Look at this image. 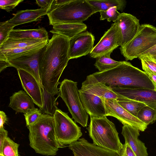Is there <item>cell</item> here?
<instances>
[{
  "mask_svg": "<svg viewBox=\"0 0 156 156\" xmlns=\"http://www.w3.org/2000/svg\"><path fill=\"white\" fill-rule=\"evenodd\" d=\"M0 128L4 127V125L7 121L8 119L5 113L3 111H0Z\"/></svg>",
  "mask_w": 156,
  "mask_h": 156,
  "instance_id": "7bdbcfd3",
  "label": "cell"
},
{
  "mask_svg": "<svg viewBox=\"0 0 156 156\" xmlns=\"http://www.w3.org/2000/svg\"><path fill=\"white\" fill-rule=\"evenodd\" d=\"M97 82L103 83L111 87L155 90L154 85L147 74L126 61H122L120 64L112 69L96 72L87 76L82 83Z\"/></svg>",
  "mask_w": 156,
  "mask_h": 156,
  "instance_id": "7a4b0ae2",
  "label": "cell"
},
{
  "mask_svg": "<svg viewBox=\"0 0 156 156\" xmlns=\"http://www.w3.org/2000/svg\"><path fill=\"white\" fill-rule=\"evenodd\" d=\"M41 111L35 108L24 114L26 126H29L35 122L42 115Z\"/></svg>",
  "mask_w": 156,
  "mask_h": 156,
  "instance_id": "d6a6232c",
  "label": "cell"
},
{
  "mask_svg": "<svg viewBox=\"0 0 156 156\" xmlns=\"http://www.w3.org/2000/svg\"><path fill=\"white\" fill-rule=\"evenodd\" d=\"M77 83L68 79L63 80L59 88L60 97L65 103L74 122L86 127L87 125L88 114L81 101Z\"/></svg>",
  "mask_w": 156,
  "mask_h": 156,
  "instance_id": "52a82bcc",
  "label": "cell"
},
{
  "mask_svg": "<svg viewBox=\"0 0 156 156\" xmlns=\"http://www.w3.org/2000/svg\"><path fill=\"white\" fill-rule=\"evenodd\" d=\"M95 37L90 32H83L69 40L68 57L70 60L90 54L93 49Z\"/></svg>",
  "mask_w": 156,
  "mask_h": 156,
  "instance_id": "7c38bea8",
  "label": "cell"
},
{
  "mask_svg": "<svg viewBox=\"0 0 156 156\" xmlns=\"http://www.w3.org/2000/svg\"><path fill=\"white\" fill-rule=\"evenodd\" d=\"M34 102L30 96L25 92L20 90L15 92L10 97L9 107L15 111L16 114H24L35 108Z\"/></svg>",
  "mask_w": 156,
  "mask_h": 156,
  "instance_id": "d6986e66",
  "label": "cell"
},
{
  "mask_svg": "<svg viewBox=\"0 0 156 156\" xmlns=\"http://www.w3.org/2000/svg\"><path fill=\"white\" fill-rule=\"evenodd\" d=\"M68 38L54 34L48 41L39 64V74L42 87L48 92L60 95L59 78L69 59Z\"/></svg>",
  "mask_w": 156,
  "mask_h": 156,
  "instance_id": "6da1fadb",
  "label": "cell"
},
{
  "mask_svg": "<svg viewBox=\"0 0 156 156\" xmlns=\"http://www.w3.org/2000/svg\"><path fill=\"white\" fill-rule=\"evenodd\" d=\"M22 87L39 108L42 107V86L31 74L22 69H17Z\"/></svg>",
  "mask_w": 156,
  "mask_h": 156,
  "instance_id": "2e32d148",
  "label": "cell"
},
{
  "mask_svg": "<svg viewBox=\"0 0 156 156\" xmlns=\"http://www.w3.org/2000/svg\"><path fill=\"white\" fill-rule=\"evenodd\" d=\"M156 45V27L149 24L140 25L138 31L129 42L120 47L126 60H132Z\"/></svg>",
  "mask_w": 156,
  "mask_h": 156,
  "instance_id": "8992f818",
  "label": "cell"
},
{
  "mask_svg": "<svg viewBox=\"0 0 156 156\" xmlns=\"http://www.w3.org/2000/svg\"><path fill=\"white\" fill-rule=\"evenodd\" d=\"M96 12L86 0H70L48 13L50 25L80 23Z\"/></svg>",
  "mask_w": 156,
  "mask_h": 156,
  "instance_id": "5b68a950",
  "label": "cell"
},
{
  "mask_svg": "<svg viewBox=\"0 0 156 156\" xmlns=\"http://www.w3.org/2000/svg\"><path fill=\"white\" fill-rule=\"evenodd\" d=\"M8 38L15 39H35L49 41L48 33L44 27L33 29H13Z\"/></svg>",
  "mask_w": 156,
  "mask_h": 156,
  "instance_id": "44dd1931",
  "label": "cell"
},
{
  "mask_svg": "<svg viewBox=\"0 0 156 156\" xmlns=\"http://www.w3.org/2000/svg\"><path fill=\"white\" fill-rule=\"evenodd\" d=\"M117 94L118 95L117 100L118 103L135 117H137L138 112L143 107L147 105L143 103L130 100L118 94Z\"/></svg>",
  "mask_w": 156,
  "mask_h": 156,
  "instance_id": "4316f807",
  "label": "cell"
},
{
  "mask_svg": "<svg viewBox=\"0 0 156 156\" xmlns=\"http://www.w3.org/2000/svg\"><path fill=\"white\" fill-rule=\"evenodd\" d=\"M140 131L132 126L124 125L122 127V134L125 143L129 146L136 156H148L147 148L144 143L138 138Z\"/></svg>",
  "mask_w": 156,
  "mask_h": 156,
  "instance_id": "ac0fdd59",
  "label": "cell"
},
{
  "mask_svg": "<svg viewBox=\"0 0 156 156\" xmlns=\"http://www.w3.org/2000/svg\"><path fill=\"white\" fill-rule=\"evenodd\" d=\"M87 25L83 23H63L53 26L50 32L64 36L70 39L86 30Z\"/></svg>",
  "mask_w": 156,
  "mask_h": 156,
  "instance_id": "7402d4cb",
  "label": "cell"
},
{
  "mask_svg": "<svg viewBox=\"0 0 156 156\" xmlns=\"http://www.w3.org/2000/svg\"><path fill=\"white\" fill-rule=\"evenodd\" d=\"M53 0H36V4L41 8L43 9H49Z\"/></svg>",
  "mask_w": 156,
  "mask_h": 156,
  "instance_id": "60d3db41",
  "label": "cell"
},
{
  "mask_svg": "<svg viewBox=\"0 0 156 156\" xmlns=\"http://www.w3.org/2000/svg\"><path fill=\"white\" fill-rule=\"evenodd\" d=\"M68 146L73 156H119L116 152L91 143L83 138Z\"/></svg>",
  "mask_w": 156,
  "mask_h": 156,
  "instance_id": "5bb4252c",
  "label": "cell"
},
{
  "mask_svg": "<svg viewBox=\"0 0 156 156\" xmlns=\"http://www.w3.org/2000/svg\"><path fill=\"white\" fill-rule=\"evenodd\" d=\"M142 66L143 69L147 74L153 82L155 87V90H156V74L144 65H142Z\"/></svg>",
  "mask_w": 156,
  "mask_h": 156,
  "instance_id": "f35d334b",
  "label": "cell"
},
{
  "mask_svg": "<svg viewBox=\"0 0 156 156\" xmlns=\"http://www.w3.org/2000/svg\"><path fill=\"white\" fill-rule=\"evenodd\" d=\"M14 27L7 23L5 21L0 23V45H1L8 38L10 32Z\"/></svg>",
  "mask_w": 156,
  "mask_h": 156,
  "instance_id": "836d02e7",
  "label": "cell"
},
{
  "mask_svg": "<svg viewBox=\"0 0 156 156\" xmlns=\"http://www.w3.org/2000/svg\"><path fill=\"white\" fill-rule=\"evenodd\" d=\"M46 45L6 58L12 66L30 73L42 86L39 74V64Z\"/></svg>",
  "mask_w": 156,
  "mask_h": 156,
  "instance_id": "9c48e42d",
  "label": "cell"
},
{
  "mask_svg": "<svg viewBox=\"0 0 156 156\" xmlns=\"http://www.w3.org/2000/svg\"><path fill=\"white\" fill-rule=\"evenodd\" d=\"M119 45L117 43V30L115 23L105 32L98 43L94 47L90 53V56L94 58L111 53Z\"/></svg>",
  "mask_w": 156,
  "mask_h": 156,
  "instance_id": "9a60e30c",
  "label": "cell"
},
{
  "mask_svg": "<svg viewBox=\"0 0 156 156\" xmlns=\"http://www.w3.org/2000/svg\"><path fill=\"white\" fill-rule=\"evenodd\" d=\"M117 10V8L114 7L107 10L99 12L100 15V20L106 19L108 22L112 21L114 22L118 19L120 14Z\"/></svg>",
  "mask_w": 156,
  "mask_h": 156,
  "instance_id": "1f68e13d",
  "label": "cell"
},
{
  "mask_svg": "<svg viewBox=\"0 0 156 156\" xmlns=\"http://www.w3.org/2000/svg\"><path fill=\"white\" fill-rule=\"evenodd\" d=\"M81 89L105 99L117 100L118 97V95L113 90L111 87L102 83H82Z\"/></svg>",
  "mask_w": 156,
  "mask_h": 156,
  "instance_id": "603a6c76",
  "label": "cell"
},
{
  "mask_svg": "<svg viewBox=\"0 0 156 156\" xmlns=\"http://www.w3.org/2000/svg\"><path fill=\"white\" fill-rule=\"evenodd\" d=\"M136 117L147 126L153 124L156 120V109L146 105L140 110Z\"/></svg>",
  "mask_w": 156,
  "mask_h": 156,
  "instance_id": "f1b7e54d",
  "label": "cell"
},
{
  "mask_svg": "<svg viewBox=\"0 0 156 156\" xmlns=\"http://www.w3.org/2000/svg\"><path fill=\"white\" fill-rule=\"evenodd\" d=\"M101 97L104 103L106 116L114 117L123 125L130 126L140 131L144 132L146 129L147 126L122 107L117 99Z\"/></svg>",
  "mask_w": 156,
  "mask_h": 156,
  "instance_id": "8fae6325",
  "label": "cell"
},
{
  "mask_svg": "<svg viewBox=\"0 0 156 156\" xmlns=\"http://www.w3.org/2000/svg\"><path fill=\"white\" fill-rule=\"evenodd\" d=\"M48 41H46L41 43L23 48H16L0 50V52L3 54L6 58L21 54L37 48L46 45Z\"/></svg>",
  "mask_w": 156,
  "mask_h": 156,
  "instance_id": "4dcf8cb0",
  "label": "cell"
},
{
  "mask_svg": "<svg viewBox=\"0 0 156 156\" xmlns=\"http://www.w3.org/2000/svg\"><path fill=\"white\" fill-rule=\"evenodd\" d=\"M53 118L57 137L62 145H69L78 141L82 136L81 128L68 115L58 108Z\"/></svg>",
  "mask_w": 156,
  "mask_h": 156,
  "instance_id": "ba28073f",
  "label": "cell"
},
{
  "mask_svg": "<svg viewBox=\"0 0 156 156\" xmlns=\"http://www.w3.org/2000/svg\"><path fill=\"white\" fill-rule=\"evenodd\" d=\"M138 58L140 60L142 65L146 66L156 74V59L146 56H141Z\"/></svg>",
  "mask_w": 156,
  "mask_h": 156,
  "instance_id": "d590c367",
  "label": "cell"
},
{
  "mask_svg": "<svg viewBox=\"0 0 156 156\" xmlns=\"http://www.w3.org/2000/svg\"><path fill=\"white\" fill-rule=\"evenodd\" d=\"M48 12V9L41 8L19 11L13 17L5 22L14 27L18 25L37 21L42 16L47 15Z\"/></svg>",
  "mask_w": 156,
  "mask_h": 156,
  "instance_id": "ffe728a7",
  "label": "cell"
},
{
  "mask_svg": "<svg viewBox=\"0 0 156 156\" xmlns=\"http://www.w3.org/2000/svg\"><path fill=\"white\" fill-rule=\"evenodd\" d=\"M119 156H136L130 147L126 143L123 144L122 148Z\"/></svg>",
  "mask_w": 156,
  "mask_h": 156,
  "instance_id": "8d00e7d4",
  "label": "cell"
},
{
  "mask_svg": "<svg viewBox=\"0 0 156 156\" xmlns=\"http://www.w3.org/2000/svg\"><path fill=\"white\" fill-rule=\"evenodd\" d=\"M87 129L94 144L114 151L119 156L123 144L120 140L115 125L107 116L91 117Z\"/></svg>",
  "mask_w": 156,
  "mask_h": 156,
  "instance_id": "277c9868",
  "label": "cell"
},
{
  "mask_svg": "<svg viewBox=\"0 0 156 156\" xmlns=\"http://www.w3.org/2000/svg\"><path fill=\"white\" fill-rule=\"evenodd\" d=\"M23 0H0V8L8 12L12 11Z\"/></svg>",
  "mask_w": 156,
  "mask_h": 156,
  "instance_id": "e575fe53",
  "label": "cell"
},
{
  "mask_svg": "<svg viewBox=\"0 0 156 156\" xmlns=\"http://www.w3.org/2000/svg\"><path fill=\"white\" fill-rule=\"evenodd\" d=\"M111 53H108L96 58L94 66L99 72L104 71L114 68L120 64L122 61H117L110 57Z\"/></svg>",
  "mask_w": 156,
  "mask_h": 156,
  "instance_id": "83f0119b",
  "label": "cell"
},
{
  "mask_svg": "<svg viewBox=\"0 0 156 156\" xmlns=\"http://www.w3.org/2000/svg\"><path fill=\"white\" fill-rule=\"evenodd\" d=\"M147 56L156 60V45L142 54L140 56Z\"/></svg>",
  "mask_w": 156,
  "mask_h": 156,
  "instance_id": "b9f144b4",
  "label": "cell"
},
{
  "mask_svg": "<svg viewBox=\"0 0 156 156\" xmlns=\"http://www.w3.org/2000/svg\"><path fill=\"white\" fill-rule=\"evenodd\" d=\"M0 156H3L2 155L0 154Z\"/></svg>",
  "mask_w": 156,
  "mask_h": 156,
  "instance_id": "ee69618b",
  "label": "cell"
},
{
  "mask_svg": "<svg viewBox=\"0 0 156 156\" xmlns=\"http://www.w3.org/2000/svg\"><path fill=\"white\" fill-rule=\"evenodd\" d=\"M8 132L4 127L0 128V154L2 153L3 143L8 137Z\"/></svg>",
  "mask_w": 156,
  "mask_h": 156,
  "instance_id": "ab89813d",
  "label": "cell"
},
{
  "mask_svg": "<svg viewBox=\"0 0 156 156\" xmlns=\"http://www.w3.org/2000/svg\"><path fill=\"white\" fill-rule=\"evenodd\" d=\"M111 88L117 94L129 99L143 103L156 109V90H154L121 87Z\"/></svg>",
  "mask_w": 156,
  "mask_h": 156,
  "instance_id": "4fadbf2b",
  "label": "cell"
},
{
  "mask_svg": "<svg viewBox=\"0 0 156 156\" xmlns=\"http://www.w3.org/2000/svg\"><path fill=\"white\" fill-rule=\"evenodd\" d=\"M86 0L94 8L96 12L105 11L114 7H116L117 10L122 12L126 4L124 0Z\"/></svg>",
  "mask_w": 156,
  "mask_h": 156,
  "instance_id": "cb8c5ba5",
  "label": "cell"
},
{
  "mask_svg": "<svg viewBox=\"0 0 156 156\" xmlns=\"http://www.w3.org/2000/svg\"><path fill=\"white\" fill-rule=\"evenodd\" d=\"M47 40L35 39H15L8 38L1 45L0 50L23 48L41 43Z\"/></svg>",
  "mask_w": 156,
  "mask_h": 156,
  "instance_id": "484cf974",
  "label": "cell"
},
{
  "mask_svg": "<svg viewBox=\"0 0 156 156\" xmlns=\"http://www.w3.org/2000/svg\"><path fill=\"white\" fill-rule=\"evenodd\" d=\"M27 126L29 131L30 145L36 153L53 156L59 148L66 147L56 136L53 116L43 114L35 122Z\"/></svg>",
  "mask_w": 156,
  "mask_h": 156,
  "instance_id": "3957f363",
  "label": "cell"
},
{
  "mask_svg": "<svg viewBox=\"0 0 156 156\" xmlns=\"http://www.w3.org/2000/svg\"><path fill=\"white\" fill-rule=\"evenodd\" d=\"M114 23L117 29L118 44L120 47L126 45L133 38L140 26L139 20L136 17L124 12L120 13Z\"/></svg>",
  "mask_w": 156,
  "mask_h": 156,
  "instance_id": "30bf717a",
  "label": "cell"
},
{
  "mask_svg": "<svg viewBox=\"0 0 156 156\" xmlns=\"http://www.w3.org/2000/svg\"><path fill=\"white\" fill-rule=\"evenodd\" d=\"M20 145L8 137L5 140L1 154L3 156H19L18 149Z\"/></svg>",
  "mask_w": 156,
  "mask_h": 156,
  "instance_id": "f546056e",
  "label": "cell"
},
{
  "mask_svg": "<svg viewBox=\"0 0 156 156\" xmlns=\"http://www.w3.org/2000/svg\"><path fill=\"white\" fill-rule=\"evenodd\" d=\"M8 67H12V66L5 55L0 52V72Z\"/></svg>",
  "mask_w": 156,
  "mask_h": 156,
  "instance_id": "74e56055",
  "label": "cell"
},
{
  "mask_svg": "<svg viewBox=\"0 0 156 156\" xmlns=\"http://www.w3.org/2000/svg\"><path fill=\"white\" fill-rule=\"evenodd\" d=\"M79 93L83 107L90 118L106 116L104 103L101 97L81 89Z\"/></svg>",
  "mask_w": 156,
  "mask_h": 156,
  "instance_id": "e0dca14e",
  "label": "cell"
},
{
  "mask_svg": "<svg viewBox=\"0 0 156 156\" xmlns=\"http://www.w3.org/2000/svg\"><path fill=\"white\" fill-rule=\"evenodd\" d=\"M41 91L43 106L39 109L43 114L53 116L56 110L58 109L56 105V101L58 97H55V96L56 94L48 92L44 87L41 88Z\"/></svg>",
  "mask_w": 156,
  "mask_h": 156,
  "instance_id": "d4e9b609",
  "label": "cell"
}]
</instances>
